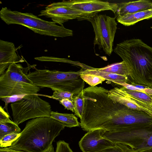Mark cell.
<instances>
[{
    "label": "cell",
    "instance_id": "cell-32",
    "mask_svg": "<svg viewBox=\"0 0 152 152\" xmlns=\"http://www.w3.org/2000/svg\"><path fill=\"white\" fill-rule=\"evenodd\" d=\"M132 152H152V147L146 149L134 150Z\"/></svg>",
    "mask_w": 152,
    "mask_h": 152
},
{
    "label": "cell",
    "instance_id": "cell-9",
    "mask_svg": "<svg viewBox=\"0 0 152 152\" xmlns=\"http://www.w3.org/2000/svg\"><path fill=\"white\" fill-rule=\"evenodd\" d=\"M85 20L91 23L95 33L94 44L110 56L113 51V41L117 28L115 18L97 13L87 18Z\"/></svg>",
    "mask_w": 152,
    "mask_h": 152
},
{
    "label": "cell",
    "instance_id": "cell-7",
    "mask_svg": "<svg viewBox=\"0 0 152 152\" xmlns=\"http://www.w3.org/2000/svg\"><path fill=\"white\" fill-rule=\"evenodd\" d=\"M103 136L134 150L148 149L152 147V123L133 125L115 131L106 132Z\"/></svg>",
    "mask_w": 152,
    "mask_h": 152
},
{
    "label": "cell",
    "instance_id": "cell-33",
    "mask_svg": "<svg viewBox=\"0 0 152 152\" xmlns=\"http://www.w3.org/2000/svg\"><path fill=\"white\" fill-rule=\"evenodd\" d=\"M42 152H55L54 150V148L53 145H51L48 149Z\"/></svg>",
    "mask_w": 152,
    "mask_h": 152
},
{
    "label": "cell",
    "instance_id": "cell-11",
    "mask_svg": "<svg viewBox=\"0 0 152 152\" xmlns=\"http://www.w3.org/2000/svg\"><path fill=\"white\" fill-rule=\"evenodd\" d=\"M40 12L38 16L50 18L52 21L61 26H63V24L69 20H85L87 18L94 15L70 9L66 6L64 1L50 4Z\"/></svg>",
    "mask_w": 152,
    "mask_h": 152
},
{
    "label": "cell",
    "instance_id": "cell-6",
    "mask_svg": "<svg viewBox=\"0 0 152 152\" xmlns=\"http://www.w3.org/2000/svg\"><path fill=\"white\" fill-rule=\"evenodd\" d=\"M36 65L23 67L19 64H10L0 75V99L15 95L37 94L40 87L35 85L27 76V72Z\"/></svg>",
    "mask_w": 152,
    "mask_h": 152
},
{
    "label": "cell",
    "instance_id": "cell-21",
    "mask_svg": "<svg viewBox=\"0 0 152 152\" xmlns=\"http://www.w3.org/2000/svg\"><path fill=\"white\" fill-rule=\"evenodd\" d=\"M84 99L83 90L78 94H74L72 97L75 115L80 119L83 113Z\"/></svg>",
    "mask_w": 152,
    "mask_h": 152
},
{
    "label": "cell",
    "instance_id": "cell-22",
    "mask_svg": "<svg viewBox=\"0 0 152 152\" xmlns=\"http://www.w3.org/2000/svg\"><path fill=\"white\" fill-rule=\"evenodd\" d=\"M34 59L40 61H56L70 63L75 64L82 67V68L88 69L89 66L78 62L73 61L67 59L58 58L53 57L41 56L35 58Z\"/></svg>",
    "mask_w": 152,
    "mask_h": 152
},
{
    "label": "cell",
    "instance_id": "cell-14",
    "mask_svg": "<svg viewBox=\"0 0 152 152\" xmlns=\"http://www.w3.org/2000/svg\"><path fill=\"white\" fill-rule=\"evenodd\" d=\"M24 62V60L17 54L13 43L0 40V75L11 64Z\"/></svg>",
    "mask_w": 152,
    "mask_h": 152
},
{
    "label": "cell",
    "instance_id": "cell-13",
    "mask_svg": "<svg viewBox=\"0 0 152 152\" xmlns=\"http://www.w3.org/2000/svg\"><path fill=\"white\" fill-rule=\"evenodd\" d=\"M69 8L83 13L95 14L105 10H111L115 14L117 3L98 0H74L64 1Z\"/></svg>",
    "mask_w": 152,
    "mask_h": 152
},
{
    "label": "cell",
    "instance_id": "cell-28",
    "mask_svg": "<svg viewBox=\"0 0 152 152\" xmlns=\"http://www.w3.org/2000/svg\"><path fill=\"white\" fill-rule=\"evenodd\" d=\"M25 95H15L10 97L3 98L1 99L4 102L5 104L4 109H5L8 112L7 106L8 104L10 102H15L21 99Z\"/></svg>",
    "mask_w": 152,
    "mask_h": 152
},
{
    "label": "cell",
    "instance_id": "cell-31",
    "mask_svg": "<svg viewBox=\"0 0 152 152\" xmlns=\"http://www.w3.org/2000/svg\"><path fill=\"white\" fill-rule=\"evenodd\" d=\"M0 152H27L23 151L17 150L9 148L8 147L6 148H0Z\"/></svg>",
    "mask_w": 152,
    "mask_h": 152
},
{
    "label": "cell",
    "instance_id": "cell-23",
    "mask_svg": "<svg viewBox=\"0 0 152 152\" xmlns=\"http://www.w3.org/2000/svg\"><path fill=\"white\" fill-rule=\"evenodd\" d=\"M82 79L90 86H95L102 83L105 80L103 77L94 75L90 74H83L81 75Z\"/></svg>",
    "mask_w": 152,
    "mask_h": 152
},
{
    "label": "cell",
    "instance_id": "cell-15",
    "mask_svg": "<svg viewBox=\"0 0 152 152\" xmlns=\"http://www.w3.org/2000/svg\"><path fill=\"white\" fill-rule=\"evenodd\" d=\"M117 5L115 13L117 17L152 8V2L148 0L123 2Z\"/></svg>",
    "mask_w": 152,
    "mask_h": 152
},
{
    "label": "cell",
    "instance_id": "cell-29",
    "mask_svg": "<svg viewBox=\"0 0 152 152\" xmlns=\"http://www.w3.org/2000/svg\"><path fill=\"white\" fill-rule=\"evenodd\" d=\"M59 103L68 110H70L74 112V106L73 102L68 99H65L59 101Z\"/></svg>",
    "mask_w": 152,
    "mask_h": 152
},
{
    "label": "cell",
    "instance_id": "cell-26",
    "mask_svg": "<svg viewBox=\"0 0 152 152\" xmlns=\"http://www.w3.org/2000/svg\"><path fill=\"white\" fill-rule=\"evenodd\" d=\"M74 94L68 91H54L53 95L50 96L53 99L60 100L68 99L72 102H73L72 97Z\"/></svg>",
    "mask_w": 152,
    "mask_h": 152
},
{
    "label": "cell",
    "instance_id": "cell-2",
    "mask_svg": "<svg viewBox=\"0 0 152 152\" xmlns=\"http://www.w3.org/2000/svg\"><path fill=\"white\" fill-rule=\"evenodd\" d=\"M64 127L50 117L33 118L27 122L20 137L8 148L27 152H42L52 145Z\"/></svg>",
    "mask_w": 152,
    "mask_h": 152
},
{
    "label": "cell",
    "instance_id": "cell-12",
    "mask_svg": "<svg viewBox=\"0 0 152 152\" xmlns=\"http://www.w3.org/2000/svg\"><path fill=\"white\" fill-rule=\"evenodd\" d=\"M106 131L97 129L88 132L81 138L79 145L83 152H97L115 145L103 135Z\"/></svg>",
    "mask_w": 152,
    "mask_h": 152
},
{
    "label": "cell",
    "instance_id": "cell-16",
    "mask_svg": "<svg viewBox=\"0 0 152 152\" xmlns=\"http://www.w3.org/2000/svg\"><path fill=\"white\" fill-rule=\"evenodd\" d=\"M152 18V8L140 11L117 17V21L122 25L128 26L145 19Z\"/></svg>",
    "mask_w": 152,
    "mask_h": 152
},
{
    "label": "cell",
    "instance_id": "cell-10",
    "mask_svg": "<svg viewBox=\"0 0 152 152\" xmlns=\"http://www.w3.org/2000/svg\"><path fill=\"white\" fill-rule=\"evenodd\" d=\"M107 94L113 101L129 108L145 112L152 117V96L123 86L115 87L108 90Z\"/></svg>",
    "mask_w": 152,
    "mask_h": 152
},
{
    "label": "cell",
    "instance_id": "cell-8",
    "mask_svg": "<svg viewBox=\"0 0 152 152\" xmlns=\"http://www.w3.org/2000/svg\"><path fill=\"white\" fill-rule=\"evenodd\" d=\"M13 121L18 125L31 118L50 117L52 112L50 104L37 94L25 95L19 101L10 104Z\"/></svg>",
    "mask_w": 152,
    "mask_h": 152
},
{
    "label": "cell",
    "instance_id": "cell-20",
    "mask_svg": "<svg viewBox=\"0 0 152 152\" xmlns=\"http://www.w3.org/2000/svg\"><path fill=\"white\" fill-rule=\"evenodd\" d=\"M21 130L18 125L13 121L0 123V139L7 134L13 133H20Z\"/></svg>",
    "mask_w": 152,
    "mask_h": 152
},
{
    "label": "cell",
    "instance_id": "cell-27",
    "mask_svg": "<svg viewBox=\"0 0 152 152\" xmlns=\"http://www.w3.org/2000/svg\"><path fill=\"white\" fill-rule=\"evenodd\" d=\"M55 152H73L69 144L64 140H60L56 143Z\"/></svg>",
    "mask_w": 152,
    "mask_h": 152
},
{
    "label": "cell",
    "instance_id": "cell-17",
    "mask_svg": "<svg viewBox=\"0 0 152 152\" xmlns=\"http://www.w3.org/2000/svg\"><path fill=\"white\" fill-rule=\"evenodd\" d=\"M82 74H93L100 76L105 80L120 85L125 83H128L129 82L128 77L127 76L100 71L93 67L91 69H83Z\"/></svg>",
    "mask_w": 152,
    "mask_h": 152
},
{
    "label": "cell",
    "instance_id": "cell-24",
    "mask_svg": "<svg viewBox=\"0 0 152 152\" xmlns=\"http://www.w3.org/2000/svg\"><path fill=\"white\" fill-rule=\"evenodd\" d=\"M20 133H13L4 136L0 139V148H6L11 146L20 137Z\"/></svg>",
    "mask_w": 152,
    "mask_h": 152
},
{
    "label": "cell",
    "instance_id": "cell-18",
    "mask_svg": "<svg viewBox=\"0 0 152 152\" xmlns=\"http://www.w3.org/2000/svg\"><path fill=\"white\" fill-rule=\"evenodd\" d=\"M51 118L59 121L65 127L72 128L80 126L77 117L73 114L64 113L52 111Z\"/></svg>",
    "mask_w": 152,
    "mask_h": 152
},
{
    "label": "cell",
    "instance_id": "cell-30",
    "mask_svg": "<svg viewBox=\"0 0 152 152\" xmlns=\"http://www.w3.org/2000/svg\"><path fill=\"white\" fill-rule=\"evenodd\" d=\"M10 116L1 106L0 107V123L10 121Z\"/></svg>",
    "mask_w": 152,
    "mask_h": 152
},
{
    "label": "cell",
    "instance_id": "cell-19",
    "mask_svg": "<svg viewBox=\"0 0 152 152\" xmlns=\"http://www.w3.org/2000/svg\"><path fill=\"white\" fill-rule=\"evenodd\" d=\"M97 70L119 75L129 76V69L126 63L123 61L107 65L100 68H96Z\"/></svg>",
    "mask_w": 152,
    "mask_h": 152
},
{
    "label": "cell",
    "instance_id": "cell-3",
    "mask_svg": "<svg viewBox=\"0 0 152 152\" xmlns=\"http://www.w3.org/2000/svg\"><path fill=\"white\" fill-rule=\"evenodd\" d=\"M113 51L126 64L132 82L152 88V47L132 39L117 44Z\"/></svg>",
    "mask_w": 152,
    "mask_h": 152
},
{
    "label": "cell",
    "instance_id": "cell-1",
    "mask_svg": "<svg viewBox=\"0 0 152 152\" xmlns=\"http://www.w3.org/2000/svg\"><path fill=\"white\" fill-rule=\"evenodd\" d=\"M108 91L96 86L83 90L84 108L80 119V126L83 130L102 129L114 132L142 123V112L113 101L109 97Z\"/></svg>",
    "mask_w": 152,
    "mask_h": 152
},
{
    "label": "cell",
    "instance_id": "cell-4",
    "mask_svg": "<svg viewBox=\"0 0 152 152\" xmlns=\"http://www.w3.org/2000/svg\"><path fill=\"white\" fill-rule=\"evenodd\" d=\"M34 68L35 70L29 72L27 76L38 87L49 88L54 91H68L74 94L84 89L85 82L81 77L83 68L77 72H62Z\"/></svg>",
    "mask_w": 152,
    "mask_h": 152
},
{
    "label": "cell",
    "instance_id": "cell-5",
    "mask_svg": "<svg viewBox=\"0 0 152 152\" xmlns=\"http://www.w3.org/2000/svg\"><path fill=\"white\" fill-rule=\"evenodd\" d=\"M0 17L7 25H21L41 35L64 37L73 35L72 30L64 26H59L53 21L43 20L30 13L12 11L4 7L0 11Z\"/></svg>",
    "mask_w": 152,
    "mask_h": 152
},
{
    "label": "cell",
    "instance_id": "cell-25",
    "mask_svg": "<svg viewBox=\"0 0 152 152\" xmlns=\"http://www.w3.org/2000/svg\"><path fill=\"white\" fill-rule=\"evenodd\" d=\"M134 150L127 145L116 143L114 146L97 152H132Z\"/></svg>",
    "mask_w": 152,
    "mask_h": 152
}]
</instances>
